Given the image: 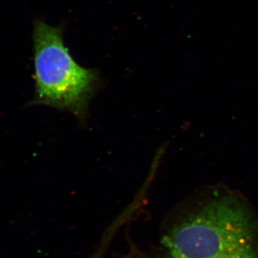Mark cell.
Returning a JSON list of instances; mask_svg holds the SVG:
<instances>
[{
	"label": "cell",
	"instance_id": "277c9868",
	"mask_svg": "<svg viewBox=\"0 0 258 258\" xmlns=\"http://www.w3.org/2000/svg\"><path fill=\"white\" fill-rule=\"evenodd\" d=\"M131 258H149V257H148L147 256L144 255L143 254L140 253V252H137V253H136V255H134V257H132Z\"/></svg>",
	"mask_w": 258,
	"mask_h": 258
},
{
	"label": "cell",
	"instance_id": "6da1fadb",
	"mask_svg": "<svg viewBox=\"0 0 258 258\" xmlns=\"http://www.w3.org/2000/svg\"><path fill=\"white\" fill-rule=\"evenodd\" d=\"M161 244L169 258H258V220L241 197L217 194L173 222Z\"/></svg>",
	"mask_w": 258,
	"mask_h": 258
},
{
	"label": "cell",
	"instance_id": "7a4b0ae2",
	"mask_svg": "<svg viewBox=\"0 0 258 258\" xmlns=\"http://www.w3.org/2000/svg\"><path fill=\"white\" fill-rule=\"evenodd\" d=\"M33 37L35 103L71 112L84 120L99 83L98 73L74 60L60 29L36 22Z\"/></svg>",
	"mask_w": 258,
	"mask_h": 258
},
{
	"label": "cell",
	"instance_id": "3957f363",
	"mask_svg": "<svg viewBox=\"0 0 258 258\" xmlns=\"http://www.w3.org/2000/svg\"><path fill=\"white\" fill-rule=\"evenodd\" d=\"M125 220V218L123 216H120L118 220L111 225V227L107 230L106 233L105 234L104 238H103V242L98 251H97V253L95 255L94 258H102L103 257V254L105 253L106 247L109 243L110 241L111 240L112 237L114 235L115 232L118 230V227L123 223V221Z\"/></svg>",
	"mask_w": 258,
	"mask_h": 258
}]
</instances>
